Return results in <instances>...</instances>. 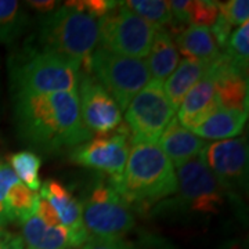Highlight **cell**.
<instances>
[{"instance_id":"obj_2","label":"cell","mask_w":249,"mask_h":249,"mask_svg":"<svg viewBox=\"0 0 249 249\" xmlns=\"http://www.w3.org/2000/svg\"><path fill=\"white\" fill-rule=\"evenodd\" d=\"M129 208L147 212L175 196L176 169L157 144H133L124 173L109 183Z\"/></svg>"},{"instance_id":"obj_6","label":"cell","mask_w":249,"mask_h":249,"mask_svg":"<svg viewBox=\"0 0 249 249\" xmlns=\"http://www.w3.org/2000/svg\"><path fill=\"white\" fill-rule=\"evenodd\" d=\"M90 75L111 94L121 111L151 80L144 60L111 53L98 46L90 58Z\"/></svg>"},{"instance_id":"obj_26","label":"cell","mask_w":249,"mask_h":249,"mask_svg":"<svg viewBox=\"0 0 249 249\" xmlns=\"http://www.w3.org/2000/svg\"><path fill=\"white\" fill-rule=\"evenodd\" d=\"M219 17V1L190 0L187 10V25L212 28Z\"/></svg>"},{"instance_id":"obj_12","label":"cell","mask_w":249,"mask_h":249,"mask_svg":"<svg viewBox=\"0 0 249 249\" xmlns=\"http://www.w3.org/2000/svg\"><path fill=\"white\" fill-rule=\"evenodd\" d=\"M78 97L82 122L90 133L108 136L115 133L121 127V108L91 75L79 72Z\"/></svg>"},{"instance_id":"obj_27","label":"cell","mask_w":249,"mask_h":249,"mask_svg":"<svg viewBox=\"0 0 249 249\" xmlns=\"http://www.w3.org/2000/svg\"><path fill=\"white\" fill-rule=\"evenodd\" d=\"M219 16H222L232 28L249 21L248 0H229L219 1Z\"/></svg>"},{"instance_id":"obj_11","label":"cell","mask_w":249,"mask_h":249,"mask_svg":"<svg viewBox=\"0 0 249 249\" xmlns=\"http://www.w3.org/2000/svg\"><path fill=\"white\" fill-rule=\"evenodd\" d=\"M130 147L129 132L121 126L115 133L91 137L89 142L75 147L70 160L76 165L106 173L109 176V183H114L124 173Z\"/></svg>"},{"instance_id":"obj_29","label":"cell","mask_w":249,"mask_h":249,"mask_svg":"<svg viewBox=\"0 0 249 249\" xmlns=\"http://www.w3.org/2000/svg\"><path fill=\"white\" fill-rule=\"evenodd\" d=\"M82 249H139V247L124 238H104L90 235Z\"/></svg>"},{"instance_id":"obj_4","label":"cell","mask_w":249,"mask_h":249,"mask_svg":"<svg viewBox=\"0 0 249 249\" xmlns=\"http://www.w3.org/2000/svg\"><path fill=\"white\" fill-rule=\"evenodd\" d=\"M79 68L60 55L25 46L10 62L11 94L78 91Z\"/></svg>"},{"instance_id":"obj_30","label":"cell","mask_w":249,"mask_h":249,"mask_svg":"<svg viewBox=\"0 0 249 249\" xmlns=\"http://www.w3.org/2000/svg\"><path fill=\"white\" fill-rule=\"evenodd\" d=\"M137 247L139 249H178L172 241L152 232H142Z\"/></svg>"},{"instance_id":"obj_15","label":"cell","mask_w":249,"mask_h":249,"mask_svg":"<svg viewBox=\"0 0 249 249\" xmlns=\"http://www.w3.org/2000/svg\"><path fill=\"white\" fill-rule=\"evenodd\" d=\"M216 108H219V104L216 101L214 79L211 72L208 71L204 78L187 93L176 111V118L178 124L191 132L196 124H201Z\"/></svg>"},{"instance_id":"obj_1","label":"cell","mask_w":249,"mask_h":249,"mask_svg":"<svg viewBox=\"0 0 249 249\" xmlns=\"http://www.w3.org/2000/svg\"><path fill=\"white\" fill-rule=\"evenodd\" d=\"M13 112L19 139L37 151L54 154L91 139L80 118L78 91L14 96Z\"/></svg>"},{"instance_id":"obj_21","label":"cell","mask_w":249,"mask_h":249,"mask_svg":"<svg viewBox=\"0 0 249 249\" xmlns=\"http://www.w3.org/2000/svg\"><path fill=\"white\" fill-rule=\"evenodd\" d=\"M178 62L180 53L169 32L166 29L157 31L145 61L151 79L165 82L176 70Z\"/></svg>"},{"instance_id":"obj_25","label":"cell","mask_w":249,"mask_h":249,"mask_svg":"<svg viewBox=\"0 0 249 249\" xmlns=\"http://www.w3.org/2000/svg\"><path fill=\"white\" fill-rule=\"evenodd\" d=\"M222 53L237 68L247 72L249 57V22L242 24L232 32Z\"/></svg>"},{"instance_id":"obj_19","label":"cell","mask_w":249,"mask_h":249,"mask_svg":"<svg viewBox=\"0 0 249 249\" xmlns=\"http://www.w3.org/2000/svg\"><path fill=\"white\" fill-rule=\"evenodd\" d=\"M209 67V61L184 58L178 62L173 73L163 82V90L176 111L187 93L208 73Z\"/></svg>"},{"instance_id":"obj_10","label":"cell","mask_w":249,"mask_h":249,"mask_svg":"<svg viewBox=\"0 0 249 249\" xmlns=\"http://www.w3.org/2000/svg\"><path fill=\"white\" fill-rule=\"evenodd\" d=\"M224 196L238 198L248 187L249 147L247 137L206 144L199 154Z\"/></svg>"},{"instance_id":"obj_7","label":"cell","mask_w":249,"mask_h":249,"mask_svg":"<svg viewBox=\"0 0 249 249\" xmlns=\"http://www.w3.org/2000/svg\"><path fill=\"white\" fill-rule=\"evenodd\" d=\"M176 116L163 82L151 79L126 108V129L133 144H157L165 127Z\"/></svg>"},{"instance_id":"obj_18","label":"cell","mask_w":249,"mask_h":249,"mask_svg":"<svg viewBox=\"0 0 249 249\" xmlns=\"http://www.w3.org/2000/svg\"><path fill=\"white\" fill-rule=\"evenodd\" d=\"M247 119L248 114L245 112L219 107L206 116L201 124H196L191 133H194L199 139L212 142L235 139L244 132Z\"/></svg>"},{"instance_id":"obj_20","label":"cell","mask_w":249,"mask_h":249,"mask_svg":"<svg viewBox=\"0 0 249 249\" xmlns=\"http://www.w3.org/2000/svg\"><path fill=\"white\" fill-rule=\"evenodd\" d=\"M25 249H72L68 230L47 226L40 217L34 214L21 224Z\"/></svg>"},{"instance_id":"obj_28","label":"cell","mask_w":249,"mask_h":249,"mask_svg":"<svg viewBox=\"0 0 249 249\" xmlns=\"http://www.w3.org/2000/svg\"><path fill=\"white\" fill-rule=\"evenodd\" d=\"M116 3L118 1H114V0H72V1L64 3V4L79 10L82 13L96 18L98 21L100 18L107 16L108 13L115 7Z\"/></svg>"},{"instance_id":"obj_8","label":"cell","mask_w":249,"mask_h":249,"mask_svg":"<svg viewBox=\"0 0 249 249\" xmlns=\"http://www.w3.org/2000/svg\"><path fill=\"white\" fill-rule=\"evenodd\" d=\"M155 29L142 17L118 1L107 16L98 19L100 47L132 58H147Z\"/></svg>"},{"instance_id":"obj_5","label":"cell","mask_w":249,"mask_h":249,"mask_svg":"<svg viewBox=\"0 0 249 249\" xmlns=\"http://www.w3.org/2000/svg\"><path fill=\"white\" fill-rule=\"evenodd\" d=\"M178 188L175 196L162 201L154 214L186 217H212L222 212L226 196L201 157L175 166Z\"/></svg>"},{"instance_id":"obj_14","label":"cell","mask_w":249,"mask_h":249,"mask_svg":"<svg viewBox=\"0 0 249 249\" xmlns=\"http://www.w3.org/2000/svg\"><path fill=\"white\" fill-rule=\"evenodd\" d=\"M209 72L214 79L216 101L219 107L248 114L247 72L237 68L222 52L211 62Z\"/></svg>"},{"instance_id":"obj_32","label":"cell","mask_w":249,"mask_h":249,"mask_svg":"<svg viewBox=\"0 0 249 249\" xmlns=\"http://www.w3.org/2000/svg\"><path fill=\"white\" fill-rule=\"evenodd\" d=\"M0 249H25V245L21 235L7 229H0Z\"/></svg>"},{"instance_id":"obj_3","label":"cell","mask_w":249,"mask_h":249,"mask_svg":"<svg viewBox=\"0 0 249 249\" xmlns=\"http://www.w3.org/2000/svg\"><path fill=\"white\" fill-rule=\"evenodd\" d=\"M35 39L37 49L57 54L90 75V58L98 45V21L64 4L39 18Z\"/></svg>"},{"instance_id":"obj_33","label":"cell","mask_w":249,"mask_h":249,"mask_svg":"<svg viewBox=\"0 0 249 249\" xmlns=\"http://www.w3.org/2000/svg\"><path fill=\"white\" fill-rule=\"evenodd\" d=\"M25 4L45 16V14H49V13H52L57 9L58 1H54V0H31V1H27Z\"/></svg>"},{"instance_id":"obj_17","label":"cell","mask_w":249,"mask_h":249,"mask_svg":"<svg viewBox=\"0 0 249 249\" xmlns=\"http://www.w3.org/2000/svg\"><path fill=\"white\" fill-rule=\"evenodd\" d=\"M157 145L172 160V163L178 166L180 163L199 157L206 142L183 127L175 116L165 127L163 133L160 134Z\"/></svg>"},{"instance_id":"obj_35","label":"cell","mask_w":249,"mask_h":249,"mask_svg":"<svg viewBox=\"0 0 249 249\" xmlns=\"http://www.w3.org/2000/svg\"><path fill=\"white\" fill-rule=\"evenodd\" d=\"M229 249H242V248H238V247H237L235 244H232L231 247H230V248H229Z\"/></svg>"},{"instance_id":"obj_9","label":"cell","mask_w":249,"mask_h":249,"mask_svg":"<svg viewBox=\"0 0 249 249\" xmlns=\"http://www.w3.org/2000/svg\"><path fill=\"white\" fill-rule=\"evenodd\" d=\"M82 205L83 224L94 237L122 238L134 227L132 209L109 183L98 181Z\"/></svg>"},{"instance_id":"obj_31","label":"cell","mask_w":249,"mask_h":249,"mask_svg":"<svg viewBox=\"0 0 249 249\" xmlns=\"http://www.w3.org/2000/svg\"><path fill=\"white\" fill-rule=\"evenodd\" d=\"M35 214L37 217H40V219H42L47 226H50V227H60V226H62L61 220H60L57 212L53 209V206L49 204L45 198H42V196L39 198V202H37V206H36Z\"/></svg>"},{"instance_id":"obj_16","label":"cell","mask_w":249,"mask_h":249,"mask_svg":"<svg viewBox=\"0 0 249 249\" xmlns=\"http://www.w3.org/2000/svg\"><path fill=\"white\" fill-rule=\"evenodd\" d=\"M169 35L172 36L178 53L184 58H194L212 62L220 54V50L214 42L211 28L194 27V25H178L172 22Z\"/></svg>"},{"instance_id":"obj_34","label":"cell","mask_w":249,"mask_h":249,"mask_svg":"<svg viewBox=\"0 0 249 249\" xmlns=\"http://www.w3.org/2000/svg\"><path fill=\"white\" fill-rule=\"evenodd\" d=\"M7 224H9V223L6 220V217H4V214H3V211H1V208H0V229H6Z\"/></svg>"},{"instance_id":"obj_22","label":"cell","mask_w":249,"mask_h":249,"mask_svg":"<svg viewBox=\"0 0 249 249\" xmlns=\"http://www.w3.org/2000/svg\"><path fill=\"white\" fill-rule=\"evenodd\" d=\"M31 19L24 3L18 0H0V42L16 43L25 34Z\"/></svg>"},{"instance_id":"obj_13","label":"cell","mask_w":249,"mask_h":249,"mask_svg":"<svg viewBox=\"0 0 249 249\" xmlns=\"http://www.w3.org/2000/svg\"><path fill=\"white\" fill-rule=\"evenodd\" d=\"M39 196L53 206L61 224L68 230L71 248L83 247L90 234L83 224V205L79 199L58 180H46L42 183Z\"/></svg>"},{"instance_id":"obj_23","label":"cell","mask_w":249,"mask_h":249,"mask_svg":"<svg viewBox=\"0 0 249 249\" xmlns=\"http://www.w3.org/2000/svg\"><path fill=\"white\" fill-rule=\"evenodd\" d=\"M9 165L17 175L19 181L25 184L29 190H40L42 181L39 178V172L42 166V158L35 151L22 150L11 154L9 157Z\"/></svg>"},{"instance_id":"obj_24","label":"cell","mask_w":249,"mask_h":249,"mask_svg":"<svg viewBox=\"0 0 249 249\" xmlns=\"http://www.w3.org/2000/svg\"><path fill=\"white\" fill-rule=\"evenodd\" d=\"M124 6L148 22L155 31L166 29L172 24L169 1L165 0H129Z\"/></svg>"}]
</instances>
